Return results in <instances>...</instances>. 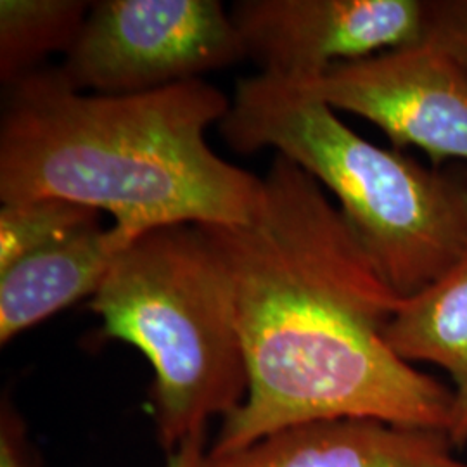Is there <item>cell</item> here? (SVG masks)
I'll return each instance as SVG.
<instances>
[{
  "label": "cell",
  "instance_id": "6",
  "mask_svg": "<svg viewBox=\"0 0 467 467\" xmlns=\"http://www.w3.org/2000/svg\"><path fill=\"white\" fill-rule=\"evenodd\" d=\"M295 85L334 111L374 123L395 150H424L433 167L467 161V71L428 42L341 63Z\"/></svg>",
  "mask_w": 467,
  "mask_h": 467
},
{
  "label": "cell",
  "instance_id": "3",
  "mask_svg": "<svg viewBox=\"0 0 467 467\" xmlns=\"http://www.w3.org/2000/svg\"><path fill=\"white\" fill-rule=\"evenodd\" d=\"M220 132L237 152L277 150L329 191L400 298L467 254L466 171L424 167L368 142L298 85L260 73L241 80Z\"/></svg>",
  "mask_w": 467,
  "mask_h": 467
},
{
  "label": "cell",
  "instance_id": "11",
  "mask_svg": "<svg viewBox=\"0 0 467 467\" xmlns=\"http://www.w3.org/2000/svg\"><path fill=\"white\" fill-rule=\"evenodd\" d=\"M92 2L2 0L0 82L5 88L38 71L52 54L67 56L82 34Z\"/></svg>",
  "mask_w": 467,
  "mask_h": 467
},
{
  "label": "cell",
  "instance_id": "12",
  "mask_svg": "<svg viewBox=\"0 0 467 467\" xmlns=\"http://www.w3.org/2000/svg\"><path fill=\"white\" fill-rule=\"evenodd\" d=\"M96 223H100L99 212L71 201L40 198L2 204L0 272Z\"/></svg>",
  "mask_w": 467,
  "mask_h": 467
},
{
  "label": "cell",
  "instance_id": "10",
  "mask_svg": "<svg viewBox=\"0 0 467 467\" xmlns=\"http://www.w3.org/2000/svg\"><path fill=\"white\" fill-rule=\"evenodd\" d=\"M386 341L401 360L426 362L451 376L447 436L453 449L467 445V254L433 284L400 305Z\"/></svg>",
  "mask_w": 467,
  "mask_h": 467
},
{
  "label": "cell",
  "instance_id": "4",
  "mask_svg": "<svg viewBox=\"0 0 467 467\" xmlns=\"http://www.w3.org/2000/svg\"><path fill=\"white\" fill-rule=\"evenodd\" d=\"M88 306L104 337L148 358L156 430L167 451L243 405L248 368L233 281L201 225H165L137 237Z\"/></svg>",
  "mask_w": 467,
  "mask_h": 467
},
{
  "label": "cell",
  "instance_id": "13",
  "mask_svg": "<svg viewBox=\"0 0 467 467\" xmlns=\"http://www.w3.org/2000/svg\"><path fill=\"white\" fill-rule=\"evenodd\" d=\"M467 71V0H426L424 38Z\"/></svg>",
  "mask_w": 467,
  "mask_h": 467
},
{
  "label": "cell",
  "instance_id": "9",
  "mask_svg": "<svg viewBox=\"0 0 467 467\" xmlns=\"http://www.w3.org/2000/svg\"><path fill=\"white\" fill-rule=\"evenodd\" d=\"M130 239L117 225H90L0 272V345L99 291Z\"/></svg>",
  "mask_w": 467,
  "mask_h": 467
},
{
  "label": "cell",
  "instance_id": "2",
  "mask_svg": "<svg viewBox=\"0 0 467 467\" xmlns=\"http://www.w3.org/2000/svg\"><path fill=\"white\" fill-rule=\"evenodd\" d=\"M229 109L227 96L202 78L99 96L73 88L57 67L38 69L7 88L0 201H71L109 213L134 241L177 223H248L262 177L206 140Z\"/></svg>",
  "mask_w": 467,
  "mask_h": 467
},
{
  "label": "cell",
  "instance_id": "1",
  "mask_svg": "<svg viewBox=\"0 0 467 467\" xmlns=\"http://www.w3.org/2000/svg\"><path fill=\"white\" fill-rule=\"evenodd\" d=\"M262 181L248 223L201 225L231 275L248 368V395L210 451L333 419L447 434L451 389L389 348L401 298L339 208L281 154Z\"/></svg>",
  "mask_w": 467,
  "mask_h": 467
},
{
  "label": "cell",
  "instance_id": "14",
  "mask_svg": "<svg viewBox=\"0 0 467 467\" xmlns=\"http://www.w3.org/2000/svg\"><path fill=\"white\" fill-rule=\"evenodd\" d=\"M206 455L208 451H204V433L196 434L185 440L177 449L168 451L167 467H204ZM0 467H23L21 457L5 430L0 440Z\"/></svg>",
  "mask_w": 467,
  "mask_h": 467
},
{
  "label": "cell",
  "instance_id": "7",
  "mask_svg": "<svg viewBox=\"0 0 467 467\" xmlns=\"http://www.w3.org/2000/svg\"><path fill=\"white\" fill-rule=\"evenodd\" d=\"M229 13L260 75L303 84L422 42L426 0H239Z\"/></svg>",
  "mask_w": 467,
  "mask_h": 467
},
{
  "label": "cell",
  "instance_id": "5",
  "mask_svg": "<svg viewBox=\"0 0 467 467\" xmlns=\"http://www.w3.org/2000/svg\"><path fill=\"white\" fill-rule=\"evenodd\" d=\"M241 59L233 17L218 0H98L57 69L77 90L129 96Z\"/></svg>",
  "mask_w": 467,
  "mask_h": 467
},
{
  "label": "cell",
  "instance_id": "8",
  "mask_svg": "<svg viewBox=\"0 0 467 467\" xmlns=\"http://www.w3.org/2000/svg\"><path fill=\"white\" fill-rule=\"evenodd\" d=\"M204 467H467L443 431L376 419L289 426L237 451L206 455Z\"/></svg>",
  "mask_w": 467,
  "mask_h": 467
}]
</instances>
